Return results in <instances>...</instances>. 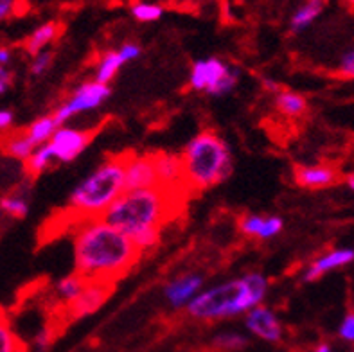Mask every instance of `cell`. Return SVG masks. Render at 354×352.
I'll list each match as a JSON object with an SVG mask.
<instances>
[{"instance_id": "1", "label": "cell", "mask_w": 354, "mask_h": 352, "mask_svg": "<svg viewBox=\"0 0 354 352\" xmlns=\"http://www.w3.org/2000/svg\"><path fill=\"white\" fill-rule=\"evenodd\" d=\"M189 194L180 187H151L122 192V196L101 216L110 227L121 230L144 252L160 241L162 228L178 219L185 210Z\"/></svg>"}, {"instance_id": "2", "label": "cell", "mask_w": 354, "mask_h": 352, "mask_svg": "<svg viewBox=\"0 0 354 352\" xmlns=\"http://www.w3.org/2000/svg\"><path fill=\"white\" fill-rule=\"evenodd\" d=\"M140 255L130 237L101 219L74 228V273L83 281L115 284L133 270Z\"/></svg>"}, {"instance_id": "3", "label": "cell", "mask_w": 354, "mask_h": 352, "mask_svg": "<svg viewBox=\"0 0 354 352\" xmlns=\"http://www.w3.org/2000/svg\"><path fill=\"white\" fill-rule=\"evenodd\" d=\"M133 151H122L110 155L108 160L99 165L94 173L68 198V205L62 210L71 219L74 228L77 225L99 219L124 192L126 164Z\"/></svg>"}, {"instance_id": "4", "label": "cell", "mask_w": 354, "mask_h": 352, "mask_svg": "<svg viewBox=\"0 0 354 352\" xmlns=\"http://www.w3.org/2000/svg\"><path fill=\"white\" fill-rule=\"evenodd\" d=\"M180 162L184 183L191 196L193 192H202L225 182L234 169L229 146L212 129H203L202 133H198L185 146Z\"/></svg>"}, {"instance_id": "5", "label": "cell", "mask_w": 354, "mask_h": 352, "mask_svg": "<svg viewBox=\"0 0 354 352\" xmlns=\"http://www.w3.org/2000/svg\"><path fill=\"white\" fill-rule=\"evenodd\" d=\"M266 279L259 273H248L239 281L214 286L205 293L196 295L187 304V313L198 320L236 317L243 311H252L265 299Z\"/></svg>"}, {"instance_id": "6", "label": "cell", "mask_w": 354, "mask_h": 352, "mask_svg": "<svg viewBox=\"0 0 354 352\" xmlns=\"http://www.w3.org/2000/svg\"><path fill=\"white\" fill-rule=\"evenodd\" d=\"M110 94H112V90H110L108 85H99L95 81H92V83H83V85L74 92V95L68 99L67 103L62 104V106L53 113L56 124L62 128L63 122H65L68 117L74 115V113L94 110V108H97L99 104L103 103L104 99L110 98Z\"/></svg>"}, {"instance_id": "7", "label": "cell", "mask_w": 354, "mask_h": 352, "mask_svg": "<svg viewBox=\"0 0 354 352\" xmlns=\"http://www.w3.org/2000/svg\"><path fill=\"white\" fill-rule=\"evenodd\" d=\"M115 284H106V282H86L85 290L77 295V299L72 302L63 304L62 317L67 320H77V318L88 317L97 311L110 297H112Z\"/></svg>"}, {"instance_id": "8", "label": "cell", "mask_w": 354, "mask_h": 352, "mask_svg": "<svg viewBox=\"0 0 354 352\" xmlns=\"http://www.w3.org/2000/svg\"><path fill=\"white\" fill-rule=\"evenodd\" d=\"M95 133H97V129L59 128L49 140L54 160L63 162V164L72 162L94 140Z\"/></svg>"}, {"instance_id": "9", "label": "cell", "mask_w": 354, "mask_h": 352, "mask_svg": "<svg viewBox=\"0 0 354 352\" xmlns=\"http://www.w3.org/2000/svg\"><path fill=\"white\" fill-rule=\"evenodd\" d=\"M158 187L157 167H155V155H131L126 164L124 173V192L142 191V189Z\"/></svg>"}, {"instance_id": "10", "label": "cell", "mask_w": 354, "mask_h": 352, "mask_svg": "<svg viewBox=\"0 0 354 352\" xmlns=\"http://www.w3.org/2000/svg\"><path fill=\"white\" fill-rule=\"evenodd\" d=\"M293 178L304 189H326L342 182L340 171L335 165H295Z\"/></svg>"}, {"instance_id": "11", "label": "cell", "mask_w": 354, "mask_h": 352, "mask_svg": "<svg viewBox=\"0 0 354 352\" xmlns=\"http://www.w3.org/2000/svg\"><path fill=\"white\" fill-rule=\"evenodd\" d=\"M247 327L250 329V333L259 336L261 340L272 342V344L283 338L281 322L277 320L274 313L263 308V306H257V308L252 309L250 315L247 317Z\"/></svg>"}, {"instance_id": "12", "label": "cell", "mask_w": 354, "mask_h": 352, "mask_svg": "<svg viewBox=\"0 0 354 352\" xmlns=\"http://www.w3.org/2000/svg\"><path fill=\"white\" fill-rule=\"evenodd\" d=\"M227 71H229V67L221 59H200V62L194 63L193 71H191V86L194 90H207L209 92L227 74Z\"/></svg>"}, {"instance_id": "13", "label": "cell", "mask_w": 354, "mask_h": 352, "mask_svg": "<svg viewBox=\"0 0 354 352\" xmlns=\"http://www.w3.org/2000/svg\"><path fill=\"white\" fill-rule=\"evenodd\" d=\"M0 149H2L4 155L11 156L15 160L26 162L35 153L36 147L32 146V142L27 137L26 128H22L9 129V131L0 135Z\"/></svg>"}, {"instance_id": "14", "label": "cell", "mask_w": 354, "mask_h": 352, "mask_svg": "<svg viewBox=\"0 0 354 352\" xmlns=\"http://www.w3.org/2000/svg\"><path fill=\"white\" fill-rule=\"evenodd\" d=\"M354 261V250L351 248H340V250H333L329 254H326L324 257L317 259L313 264L310 266V270L306 272L304 279L308 282L317 281L324 273L331 272L335 268L346 266V264L353 263Z\"/></svg>"}, {"instance_id": "15", "label": "cell", "mask_w": 354, "mask_h": 352, "mask_svg": "<svg viewBox=\"0 0 354 352\" xmlns=\"http://www.w3.org/2000/svg\"><path fill=\"white\" fill-rule=\"evenodd\" d=\"M63 31L62 22H47L44 26H40L36 31H32L31 35L27 36L26 40L22 41V47L27 54H31L32 58L38 56L41 53V49H45L47 45L53 44Z\"/></svg>"}, {"instance_id": "16", "label": "cell", "mask_w": 354, "mask_h": 352, "mask_svg": "<svg viewBox=\"0 0 354 352\" xmlns=\"http://www.w3.org/2000/svg\"><path fill=\"white\" fill-rule=\"evenodd\" d=\"M202 277L200 275H185L171 282L166 288V297L173 306H182L187 300L194 299L200 288H202Z\"/></svg>"}, {"instance_id": "17", "label": "cell", "mask_w": 354, "mask_h": 352, "mask_svg": "<svg viewBox=\"0 0 354 352\" xmlns=\"http://www.w3.org/2000/svg\"><path fill=\"white\" fill-rule=\"evenodd\" d=\"M54 162L53 151H50L49 142L44 144V146L36 147L35 153H32L26 162H24V173L29 180H36L41 173L49 169V165Z\"/></svg>"}, {"instance_id": "18", "label": "cell", "mask_w": 354, "mask_h": 352, "mask_svg": "<svg viewBox=\"0 0 354 352\" xmlns=\"http://www.w3.org/2000/svg\"><path fill=\"white\" fill-rule=\"evenodd\" d=\"M59 129V126L56 124L53 115L40 117L38 120H35L32 124H29L26 128V133L29 137V140L32 142L35 147H40L44 144H47L53 138V135Z\"/></svg>"}, {"instance_id": "19", "label": "cell", "mask_w": 354, "mask_h": 352, "mask_svg": "<svg viewBox=\"0 0 354 352\" xmlns=\"http://www.w3.org/2000/svg\"><path fill=\"white\" fill-rule=\"evenodd\" d=\"M0 210L6 212L9 218L24 219L29 212V200H27V191H15L11 194L0 198Z\"/></svg>"}, {"instance_id": "20", "label": "cell", "mask_w": 354, "mask_h": 352, "mask_svg": "<svg viewBox=\"0 0 354 352\" xmlns=\"http://www.w3.org/2000/svg\"><path fill=\"white\" fill-rule=\"evenodd\" d=\"M26 351V345L20 342L13 326L9 322L8 313L4 308H0V352H22Z\"/></svg>"}, {"instance_id": "21", "label": "cell", "mask_w": 354, "mask_h": 352, "mask_svg": "<svg viewBox=\"0 0 354 352\" xmlns=\"http://www.w3.org/2000/svg\"><path fill=\"white\" fill-rule=\"evenodd\" d=\"M275 104H277V110L281 113L288 117H299L308 110V103L306 99L299 94H293V92H279L277 99H275Z\"/></svg>"}, {"instance_id": "22", "label": "cell", "mask_w": 354, "mask_h": 352, "mask_svg": "<svg viewBox=\"0 0 354 352\" xmlns=\"http://www.w3.org/2000/svg\"><path fill=\"white\" fill-rule=\"evenodd\" d=\"M86 281H83L80 275L72 273V275L65 277L58 286H56V297L62 300L63 304L72 302L74 299H77V295L85 290Z\"/></svg>"}, {"instance_id": "23", "label": "cell", "mask_w": 354, "mask_h": 352, "mask_svg": "<svg viewBox=\"0 0 354 352\" xmlns=\"http://www.w3.org/2000/svg\"><path fill=\"white\" fill-rule=\"evenodd\" d=\"M324 2H308L301 9H297V13L292 17V31L299 33L302 29L313 24V20L322 13Z\"/></svg>"}, {"instance_id": "24", "label": "cell", "mask_w": 354, "mask_h": 352, "mask_svg": "<svg viewBox=\"0 0 354 352\" xmlns=\"http://www.w3.org/2000/svg\"><path fill=\"white\" fill-rule=\"evenodd\" d=\"M122 63L124 62L121 59L119 53H108L103 58V62H101V65H99L95 83H99V85H108L115 77L117 71L121 68Z\"/></svg>"}, {"instance_id": "25", "label": "cell", "mask_w": 354, "mask_h": 352, "mask_svg": "<svg viewBox=\"0 0 354 352\" xmlns=\"http://www.w3.org/2000/svg\"><path fill=\"white\" fill-rule=\"evenodd\" d=\"M247 345L248 340L238 333H225V335H218L214 338V347L221 349V351H239Z\"/></svg>"}, {"instance_id": "26", "label": "cell", "mask_w": 354, "mask_h": 352, "mask_svg": "<svg viewBox=\"0 0 354 352\" xmlns=\"http://www.w3.org/2000/svg\"><path fill=\"white\" fill-rule=\"evenodd\" d=\"M131 13L140 22H155V20L162 17L164 9L157 4H135L131 8Z\"/></svg>"}, {"instance_id": "27", "label": "cell", "mask_w": 354, "mask_h": 352, "mask_svg": "<svg viewBox=\"0 0 354 352\" xmlns=\"http://www.w3.org/2000/svg\"><path fill=\"white\" fill-rule=\"evenodd\" d=\"M236 83H238V71H234V68H229L227 71V74H225L223 77H221L218 83H216L214 86H212L207 94L209 95H225L229 94V92H232V89L236 86Z\"/></svg>"}, {"instance_id": "28", "label": "cell", "mask_w": 354, "mask_h": 352, "mask_svg": "<svg viewBox=\"0 0 354 352\" xmlns=\"http://www.w3.org/2000/svg\"><path fill=\"white\" fill-rule=\"evenodd\" d=\"M265 219L263 216H257V214H247L243 216L239 219V228H241L243 234H247V236H256L259 237L261 234V228L265 225Z\"/></svg>"}, {"instance_id": "29", "label": "cell", "mask_w": 354, "mask_h": 352, "mask_svg": "<svg viewBox=\"0 0 354 352\" xmlns=\"http://www.w3.org/2000/svg\"><path fill=\"white\" fill-rule=\"evenodd\" d=\"M53 59H54V53H50V50H41L38 56H35L31 63L32 76H41V74L50 67Z\"/></svg>"}, {"instance_id": "30", "label": "cell", "mask_w": 354, "mask_h": 352, "mask_svg": "<svg viewBox=\"0 0 354 352\" xmlns=\"http://www.w3.org/2000/svg\"><path fill=\"white\" fill-rule=\"evenodd\" d=\"M281 230H283V219L277 218V216H270V218L265 219V225L261 228L259 237L261 239H270V237L277 236Z\"/></svg>"}, {"instance_id": "31", "label": "cell", "mask_w": 354, "mask_h": 352, "mask_svg": "<svg viewBox=\"0 0 354 352\" xmlns=\"http://www.w3.org/2000/svg\"><path fill=\"white\" fill-rule=\"evenodd\" d=\"M338 76L344 77V80H354V50H349V53L342 58L340 68H338Z\"/></svg>"}, {"instance_id": "32", "label": "cell", "mask_w": 354, "mask_h": 352, "mask_svg": "<svg viewBox=\"0 0 354 352\" xmlns=\"http://www.w3.org/2000/svg\"><path fill=\"white\" fill-rule=\"evenodd\" d=\"M338 335H340L342 340L354 344V311L349 313V315L344 318L340 329H338Z\"/></svg>"}, {"instance_id": "33", "label": "cell", "mask_w": 354, "mask_h": 352, "mask_svg": "<svg viewBox=\"0 0 354 352\" xmlns=\"http://www.w3.org/2000/svg\"><path fill=\"white\" fill-rule=\"evenodd\" d=\"M20 8L18 2H13V0H0V22H4L8 18L15 17Z\"/></svg>"}, {"instance_id": "34", "label": "cell", "mask_w": 354, "mask_h": 352, "mask_svg": "<svg viewBox=\"0 0 354 352\" xmlns=\"http://www.w3.org/2000/svg\"><path fill=\"white\" fill-rule=\"evenodd\" d=\"M140 54V47L135 44H126L122 45L121 50H119V56H121L122 62H130V59H135Z\"/></svg>"}, {"instance_id": "35", "label": "cell", "mask_w": 354, "mask_h": 352, "mask_svg": "<svg viewBox=\"0 0 354 352\" xmlns=\"http://www.w3.org/2000/svg\"><path fill=\"white\" fill-rule=\"evenodd\" d=\"M11 86H13V72L0 65V95L6 94Z\"/></svg>"}, {"instance_id": "36", "label": "cell", "mask_w": 354, "mask_h": 352, "mask_svg": "<svg viewBox=\"0 0 354 352\" xmlns=\"http://www.w3.org/2000/svg\"><path fill=\"white\" fill-rule=\"evenodd\" d=\"M13 120H15L13 112H9V110H0V135L11 129Z\"/></svg>"}, {"instance_id": "37", "label": "cell", "mask_w": 354, "mask_h": 352, "mask_svg": "<svg viewBox=\"0 0 354 352\" xmlns=\"http://www.w3.org/2000/svg\"><path fill=\"white\" fill-rule=\"evenodd\" d=\"M11 56H13V53H11L9 47H0V65H2V67H6V65L11 62Z\"/></svg>"}, {"instance_id": "38", "label": "cell", "mask_w": 354, "mask_h": 352, "mask_svg": "<svg viewBox=\"0 0 354 352\" xmlns=\"http://www.w3.org/2000/svg\"><path fill=\"white\" fill-rule=\"evenodd\" d=\"M313 352H333V351H331V347H329L328 344H320L319 347L315 349Z\"/></svg>"}, {"instance_id": "39", "label": "cell", "mask_w": 354, "mask_h": 352, "mask_svg": "<svg viewBox=\"0 0 354 352\" xmlns=\"http://www.w3.org/2000/svg\"><path fill=\"white\" fill-rule=\"evenodd\" d=\"M347 185H349V187L354 191V171L349 174V176H347Z\"/></svg>"}, {"instance_id": "40", "label": "cell", "mask_w": 354, "mask_h": 352, "mask_svg": "<svg viewBox=\"0 0 354 352\" xmlns=\"http://www.w3.org/2000/svg\"><path fill=\"white\" fill-rule=\"evenodd\" d=\"M22 352H27V349H26V351H22Z\"/></svg>"}, {"instance_id": "41", "label": "cell", "mask_w": 354, "mask_h": 352, "mask_svg": "<svg viewBox=\"0 0 354 352\" xmlns=\"http://www.w3.org/2000/svg\"><path fill=\"white\" fill-rule=\"evenodd\" d=\"M0 212H2V210H0Z\"/></svg>"}, {"instance_id": "42", "label": "cell", "mask_w": 354, "mask_h": 352, "mask_svg": "<svg viewBox=\"0 0 354 352\" xmlns=\"http://www.w3.org/2000/svg\"><path fill=\"white\" fill-rule=\"evenodd\" d=\"M353 352H354V351H353Z\"/></svg>"}]
</instances>
